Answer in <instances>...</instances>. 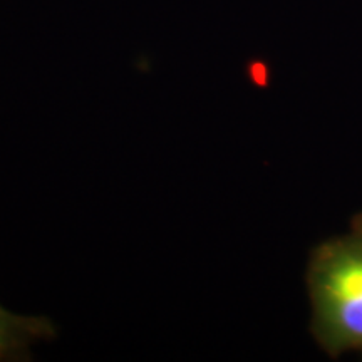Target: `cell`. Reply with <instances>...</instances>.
Returning <instances> with one entry per match:
<instances>
[{
    "label": "cell",
    "mask_w": 362,
    "mask_h": 362,
    "mask_svg": "<svg viewBox=\"0 0 362 362\" xmlns=\"http://www.w3.org/2000/svg\"><path fill=\"white\" fill-rule=\"evenodd\" d=\"M312 334L325 354L362 356V214L349 232L329 238L312 252L307 265Z\"/></svg>",
    "instance_id": "cell-1"
},
{
    "label": "cell",
    "mask_w": 362,
    "mask_h": 362,
    "mask_svg": "<svg viewBox=\"0 0 362 362\" xmlns=\"http://www.w3.org/2000/svg\"><path fill=\"white\" fill-rule=\"evenodd\" d=\"M54 337V325L44 317L12 314L0 307V361H21L34 342Z\"/></svg>",
    "instance_id": "cell-2"
}]
</instances>
